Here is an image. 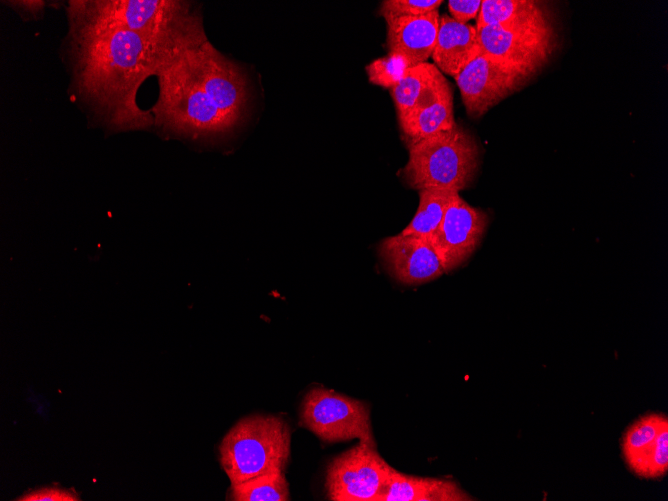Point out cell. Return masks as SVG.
<instances>
[{
	"label": "cell",
	"instance_id": "1",
	"mask_svg": "<svg viewBox=\"0 0 668 501\" xmlns=\"http://www.w3.org/2000/svg\"><path fill=\"white\" fill-rule=\"evenodd\" d=\"M188 48L125 29L70 26L69 61L79 98L117 129L154 123L136 103L141 83Z\"/></svg>",
	"mask_w": 668,
	"mask_h": 501
},
{
	"label": "cell",
	"instance_id": "2",
	"mask_svg": "<svg viewBox=\"0 0 668 501\" xmlns=\"http://www.w3.org/2000/svg\"><path fill=\"white\" fill-rule=\"evenodd\" d=\"M154 123L174 133L208 137L231 131L248 101L242 70L208 41L184 50L156 74Z\"/></svg>",
	"mask_w": 668,
	"mask_h": 501
},
{
	"label": "cell",
	"instance_id": "3",
	"mask_svg": "<svg viewBox=\"0 0 668 501\" xmlns=\"http://www.w3.org/2000/svg\"><path fill=\"white\" fill-rule=\"evenodd\" d=\"M70 26L125 29L184 48L207 41L199 12L177 0L70 1Z\"/></svg>",
	"mask_w": 668,
	"mask_h": 501
},
{
	"label": "cell",
	"instance_id": "4",
	"mask_svg": "<svg viewBox=\"0 0 668 501\" xmlns=\"http://www.w3.org/2000/svg\"><path fill=\"white\" fill-rule=\"evenodd\" d=\"M409 157L402 169L405 183L412 189H466L479 167V147L475 138L456 124L407 146Z\"/></svg>",
	"mask_w": 668,
	"mask_h": 501
},
{
	"label": "cell",
	"instance_id": "5",
	"mask_svg": "<svg viewBox=\"0 0 668 501\" xmlns=\"http://www.w3.org/2000/svg\"><path fill=\"white\" fill-rule=\"evenodd\" d=\"M290 435L288 424L279 416L255 414L238 421L219 446L220 463L231 485L285 471Z\"/></svg>",
	"mask_w": 668,
	"mask_h": 501
},
{
	"label": "cell",
	"instance_id": "6",
	"mask_svg": "<svg viewBox=\"0 0 668 501\" xmlns=\"http://www.w3.org/2000/svg\"><path fill=\"white\" fill-rule=\"evenodd\" d=\"M482 53L532 77L550 59L556 34L545 12L503 25L477 29Z\"/></svg>",
	"mask_w": 668,
	"mask_h": 501
},
{
	"label": "cell",
	"instance_id": "7",
	"mask_svg": "<svg viewBox=\"0 0 668 501\" xmlns=\"http://www.w3.org/2000/svg\"><path fill=\"white\" fill-rule=\"evenodd\" d=\"M300 424L326 442L357 438L376 446L368 406L323 387H315L306 394Z\"/></svg>",
	"mask_w": 668,
	"mask_h": 501
},
{
	"label": "cell",
	"instance_id": "8",
	"mask_svg": "<svg viewBox=\"0 0 668 501\" xmlns=\"http://www.w3.org/2000/svg\"><path fill=\"white\" fill-rule=\"evenodd\" d=\"M390 469L376 446L359 441L329 463L326 473L328 498L334 501H379Z\"/></svg>",
	"mask_w": 668,
	"mask_h": 501
},
{
	"label": "cell",
	"instance_id": "9",
	"mask_svg": "<svg viewBox=\"0 0 668 501\" xmlns=\"http://www.w3.org/2000/svg\"><path fill=\"white\" fill-rule=\"evenodd\" d=\"M529 78L522 71L481 53L454 79L467 114L477 118L519 90Z\"/></svg>",
	"mask_w": 668,
	"mask_h": 501
},
{
	"label": "cell",
	"instance_id": "10",
	"mask_svg": "<svg viewBox=\"0 0 668 501\" xmlns=\"http://www.w3.org/2000/svg\"><path fill=\"white\" fill-rule=\"evenodd\" d=\"M488 223L487 214L469 205L459 193L445 210L436 230L427 238L435 250L444 273L456 269L479 246Z\"/></svg>",
	"mask_w": 668,
	"mask_h": 501
},
{
	"label": "cell",
	"instance_id": "11",
	"mask_svg": "<svg viewBox=\"0 0 668 501\" xmlns=\"http://www.w3.org/2000/svg\"><path fill=\"white\" fill-rule=\"evenodd\" d=\"M378 253L387 272L403 284L426 283L444 274L435 250L424 237L403 233L386 237Z\"/></svg>",
	"mask_w": 668,
	"mask_h": 501
},
{
	"label": "cell",
	"instance_id": "12",
	"mask_svg": "<svg viewBox=\"0 0 668 501\" xmlns=\"http://www.w3.org/2000/svg\"><path fill=\"white\" fill-rule=\"evenodd\" d=\"M438 10L418 16H404L386 20L389 52L404 56L411 67L427 62L435 48Z\"/></svg>",
	"mask_w": 668,
	"mask_h": 501
},
{
	"label": "cell",
	"instance_id": "13",
	"mask_svg": "<svg viewBox=\"0 0 668 501\" xmlns=\"http://www.w3.org/2000/svg\"><path fill=\"white\" fill-rule=\"evenodd\" d=\"M481 53L476 27L461 24L445 14L439 17L438 34L431 57L441 72L455 78Z\"/></svg>",
	"mask_w": 668,
	"mask_h": 501
},
{
	"label": "cell",
	"instance_id": "14",
	"mask_svg": "<svg viewBox=\"0 0 668 501\" xmlns=\"http://www.w3.org/2000/svg\"><path fill=\"white\" fill-rule=\"evenodd\" d=\"M474 500L456 482L401 473L391 467L379 501H469Z\"/></svg>",
	"mask_w": 668,
	"mask_h": 501
},
{
	"label": "cell",
	"instance_id": "15",
	"mask_svg": "<svg viewBox=\"0 0 668 501\" xmlns=\"http://www.w3.org/2000/svg\"><path fill=\"white\" fill-rule=\"evenodd\" d=\"M407 146L455 125L452 92L420 107L398 114Z\"/></svg>",
	"mask_w": 668,
	"mask_h": 501
},
{
	"label": "cell",
	"instance_id": "16",
	"mask_svg": "<svg viewBox=\"0 0 668 501\" xmlns=\"http://www.w3.org/2000/svg\"><path fill=\"white\" fill-rule=\"evenodd\" d=\"M444 78L442 72L432 63L424 62L409 67L399 82L390 89L397 114L411 109Z\"/></svg>",
	"mask_w": 668,
	"mask_h": 501
},
{
	"label": "cell",
	"instance_id": "17",
	"mask_svg": "<svg viewBox=\"0 0 668 501\" xmlns=\"http://www.w3.org/2000/svg\"><path fill=\"white\" fill-rule=\"evenodd\" d=\"M458 193L446 189L419 190L417 211L401 233L428 238L436 230L446 208Z\"/></svg>",
	"mask_w": 668,
	"mask_h": 501
},
{
	"label": "cell",
	"instance_id": "18",
	"mask_svg": "<svg viewBox=\"0 0 668 501\" xmlns=\"http://www.w3.org/2000/svg\"><path fill=\"white\" fill-rule=\"evenodd\" d=\"M666 425L668 418L664 413H649L628 427L621 441L628 467L653 449L661 429Z\"/></svg>",
	"mask_w": 668,
	"mask_h": 501
},
{
	"label": "cell",
	"instance_id": "19",
	"mask_svg": "<svg viewBox=\"0 0 668 501\" xmlns=\"http://www.w3.org/2000/svg\"><path fill=\"white\" fill-rule=\"evenodd\" d=\"M545 12L541 2L534 0H483L477 16L476 29L503 25Z\"/></svg>",
	"mask_w": 668,
	"mask_h": 501
},
{
	"label": "cell",
	"instance_id": "20",
	"mask_svg": "<svg viewBox=\"0 0 668 501\" xmlns=\"http://www.w3.org/2000/svg\"><path fill=\"white\" fill-rule=\"evenodd\" d=\"M230 498L236 501H287L289 488L285 473L275 471L232 484Z\"/></svg>",
	"mask_w": 668,
	"mask_h": 501
},
{
	"label": "cell",
	"instance_id": "21",
	"mask_svg": "<svg viewBox=\"0 0 668 501\" xmlns=\"http://www.w3.org/2000/svg\"><path fill=\"white\" fill-rule=\"evenodd\" d=\"M411 67L408 60L394 52L372 60L365 67L368 80L371 84L386 89L394 87Z\"/></svg>",
	"mask_w": 668,
	"mask_h": 501
},
{
	"label": "cell",
	"instance_id": "22",
	"mask_svg": "<svg viewBox=\"0 0 668 501\" xmlns=\"http://www.w3.org/2000/svg\"><path fill=\"white\" fill-rule=\"evenodd\" d=\"M638 477L658 479L668 470V425L664 426L653 449L629 466Z\"/></svg>",
	"mask_w": 668,
	"mask_h": 501
},
{
	"label": "cell",
	"instance_id": "23",
	"mask_svg": "<svg viewBox=\"0 0 668 501\" xmlns=\"http://www.w3.org/2000/svg\"><path fill=\"white\" fill-rule=\"evenodd\" d=\"M443 3L441 0H384L380 4L379 14L386 20L418 16L435 11Z\"/></svg>",
	"mask_w": 668,
	"mask_h": 501
},
{
	"label": "cell",
	"instance_id": "24",
	"mask_svg": "<svg viewBox=\"0 0 668 501\" xmlns=\"http://www.w3.org/2000/svg\"><path fill=\"white\" fill-rule=\"evenodd\" d=\"M17 501H79L81 500L77 492L73 489H66L57 486H43L37 489L29 490Z\"/></svg>",
	"mask_w": 668,
	"mask_h": 501
},
{
	"label": "cell",
	"instance_id": "25",
	"mask_svg": "<svg viewBox=\"0 0 668 501\" xmlns=\"http://www.w3.org/2000/svg\"><path fill=\"white\" fill-rule=\"evenodd\" d=\"M451 18L461 24H467L478 16L481 0H449L447 2Z\"/></svg>",
	"mask_w": 668,
	"mask_h": 501
},
{
	"label": "cell",
	"instance_id": "26",
	"mask_svg": "<svg viewBox=\"0 0 668 501\" xmlns=\"http://www.w3.org/2000/svg\"><path fill=\"white\" fill-rule=\"evenodd\" d=\"M13 6L17 7L19 11L34 12L37 14L42 10V1H14Z\"/></svg>",
	"mask_w": 668,
	"mask_h": 501
}]
</instances>
